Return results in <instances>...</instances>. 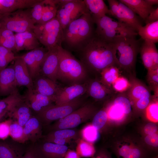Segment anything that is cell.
<instances>
[{
	"mask_svg": "<svg viewBox=\"0 0 158 158\" xmlns=\"http://www.w3.org/2000/svg\"><path fill=\"white\" fill-rule=\"evenodd\" d=\"M78 53L86 69L95 73H100L102 70L111 66L118 67L114 43L103 40L95 34Z\"/></svg>",
	"mask_w": 158,
	"mask_h": 158,
	"instance_id": "1",
	"label": "cell"
},
{
	"mask_svg": "<svg viewBox=\"0 0 158 158\" xmlns=\"http://www.w3.org/2000/svg\"><path fill=\"white\" fill-rule=\"evenodd\" d=\"M95 23L90 12L70 23L63 30L62 43L72 51L78 52L95 35Z\"/></svg>",
	"mask_w": 158,
	"mask_h": 158,
	"instance_id": "2",
	"label": "cell"
},
{
	"mask_svg": "<svg viewBox=\"0 0 158 158\" xmlns=\"http://www.w3.org/2000/svg\"><path fill=\"white\" fill-rule=\"evenodd\" d=\"M59 65L58 80L70 83L80 84L87 76V69L68 50L58 47Z\"/></svg>",
	"mask_w": 158,
	"mask_h": 158,
	"instance_id": "3",
	"label": "cell"
},
{
	"mask_svg": "<svg viewBox=\"0 0 158 158\" xmlns=\"http://www.w3.org/2000/svg\"><path fill=\"white\" fill-rule=\"evenodd\" d=\"M118 67L130 76H135V68L137 54L141 44L135 37H122L113 42Z\"/></svg>",
	"mask_w": 158,
	"mask_h": 158,
	"instance_id": "4",
	"label": "cell"
},
{
	"mask_svg": "<svg viewBox=\"0 0 158 158\" xmlns=\"http://www.w3.org/2000/svg\"><path fill=\"white\" fill-rule=\"evenodd\" d=\"M96 28L95 35L105 41L113 42L122 37H136L137 32L125 24L106 15L98 18H93Z\"/></svg>",
	"mask_w": 158,
	"mask_h": 158,
	"instance_id": "5",
	"label": "cell"
},
{
	"mask_svg": "<svg viewBox=\"0 0 158 158\" xmlns=\"http://www.w3.org/2000/svg\"><path fill=\"white\" fill-rule=\"evenodd\" d=\"M33 31L40 43L48 50L62 46L63 29L56 17L44 23L35 24Z\"/></svg>",
	"mask_w": 158,
	"mask_h": 158,
	"instance_id": "6",
	"label": "cell"
},
{
	"mask_svg": "<svg viewBox=\"0 0 158 158\" xmlns=\"http://www.w3.org/2000/svg\"><path fill=\"white\" fill-rule=\"evenodd\" d=\"M35 24L31 16L30 9L0 15V28L16 33L33 31Z\"/></svg>",
	"mask_w": 158,
	"mask_h": 158,
	"instance_id": "7",
	"label": "cell"
},
{
	"mask_svg": "<svg viewBox=\"0 0 158 158\" xmlns=\"http://www.w3.org/2000/svg\"><path fill=\"white\" fill-rule=\"evenodd\" d=\"M97 112L92 104H86L73 112L66 117L59 119L49 126L51 131L66 129H73L86 122Z\"/></svg>",
	"mask_w": 158,
	"mask_h": 158,
	"instance_id": "8",
	"label": "cell"
},
{
	"mask_svg": "<svg viewBox=\"0 0 158 158\" xmlns=\"http://www.w3.org/2000/svg\"><path fill=\"white\" fill-rule=\"evenodd\" d=\"M88 12L84 0H59L56 17L63 30L71 22Z\"/></svg>",
	"mask_w": 158,
	"mask_h": 158,
	"instance_id": "9",
	"label": "cell"
},
{
	"mask_svg": "<svg viewBox=\"0 0 158 158\" xmlns=\"http://www.w3.org/2000/svg\"><path fill=\"white\" fill-rule=\"evenodd\" d=\"M83 105L82 100L78 98L67 103L51 105L42 110L37 116L43 125L48 126L53 121L66 117Z\"/></svg>",
	"mask_w": 158,
	"mask_h": 158,
	"instance_id": "10",
	"label": "cell"
},
{
	"mask_svg": "<svg viewBox=\"0 0 158 158\" xmlns=\"http://www.w3.org/2000/svg\"><path fill=\"white\" fill-rule=\"evenodd\" d=\"M129 80L130 86L126 92L131 106L138 110L145 109L153 98L149 89L135 76H129Z\"/></svg>",
	"mask_w": 158,
	"mask_h": 158,
	"instance_id": "11",
	"label": "cell"
},
{
	"mask_svg": "<svg viewBox=\"0 0 158 158\" xmlns=\"http://www.w3.org/2000/svg\"><path fill=\"white\" fill-rule=\"evenodd\" d=\"M110 15L118 21L130 27L137 32L142 26L140 17L130 8L119 1L108 0Z\"/></svg>",
	"mask_w": 158,
	"mask_h": 158,
	"instance_id": "12",
	"label": "cell"
},
{
	"mask_svg": "<svg viewBox=\"0 0 158 158\" xmlns=\"http://www.w3.org/2000/svg\"><path fill=\"white\" fill-rule=\"evenodd\" d=\"M48 51L45 47H40L20 56L25 63L33 81L40 75L41 67Z\"/></svg>",
	"mask_w": 158,
	"mask_h": 158,
	"instance_id": "13",
	"label": "cell"
},
{
	"mask_svg": "<svg viewBox=\"0 0 158 158\" xmlns=\"http://www.w3.org/2000/svg\"><path fill=\"white\" fill-rule=\"evenodd\" d=\"M59 47L48 49L40 70L44 76L55 82L58 80Z\"/></svg>",
	"mask_w": 158,
	"mask_h": 158,
	"instance_id": "14",
	"label": "cell"
},
{
	"mask_svg": "<svg viewBox=\"0 0 158 158\" xmlns=\"http://www.w3.org/2000/svg\"><path fill=\"white\" fill-rule=\"evenodd\" d=\"M87 83L76 84L64 88H60L55 96V104L68 103L79 98L85 93Z\"/></svg>",
	"mask_w": 158,
	"mask_h": 158,
	"instance_id": "15",
	"label": "cell"
},
{
	"mask_svg": "<svg viewBox=\"0 0 158 158\" xmlns=\"http://www.w3.org/2000/svg\"><path fill=\"white\" fill-rule=\"evenodd\" d=\"M23 97L25 102L31 110L37 114L45 107L52 104L55 99V97L43 95L34 89L28 90Z\"/></svg>",
	"mask_w": 158,
	"mask_h": 158,
	"instance_id": "16",
	"label": "cell"
},
{
	"mask_svg": "<svg viewBox=\"0 0 158 158\" xmlns=\"http://www.w3.org/2000/svg\"><path fill=\"white\" fill-rule=\"evenodd\" d=\"M13 65L0 71V96H8L18 91Z\"/></svg>",
	"mask_w": 158,
	"mask_h": 158,
	"instance_id": "17",
	"label": "cell"
},
{
	"mask_svg": "<svg viewBox=\"0 0 158 158\" xmlns=\"http://www.w3.org/2000/svg\"><path fill=\"white\" fill-rule=\"evenodd\" d=\"M87 92L90 96L98 101L111 98L117 93L97 78L91 80L87 83Z\"/></svg>",
	"mask_w": 158,
	"mask_h": 158,
	"instance_id": "18",
	"label": "cell"
},
{
	"mask_svg": "<svg viewBox=\"0 0 158 158\" xmlns=\"http://www.w3.org/2000/svg\"><path fill=\"white\" fill-rule=\"evenodd\" d=\"M14 60L13 66L18 86H25L28 90L33 89V81L25 63L20 56H16Z\"/></svg>",
	"mask_w": 158,
	"mask_h": 158,
	"instance_id": "19",
	"label": "cell"
},
{
	"mask_svg": "<svg viewBox=\"0 0 158 158\" xmlns=\"http://www.w3.org/2000/svg\"><path fill=\"white\" fill-rule=\"evenodd\" d=\"M139 52L147 70L158 68V51L155 43L144 41L141 44Z\"/></svg>",
	"mask_w": 158,
	"mask_h": 158,
	"instance_id": "20",
	"label": "cell"
},
{
	"mask_svg": "<svg viewBox=\"0 0 158 158\" xmlns=\"http://www.w3.org/2000/svg\"><path fill=\"white\" fill-rule=\"evenodd\" d=\"M16 51L31 50L40 47V42L33 31L15 34Z\"/></svg>",
	"mask_w": 158,
	"mask_h": 158,
	"instance_id": "21",
	"label": "cell"
},
{
	"mask_svg": "<svg viewBox=\"0 0 158 158\" xmlns=\"http://www.w3.org/2000/svg\"><path fill=\"white\" fill-rule=\"evenodd\" d=\"M34 89L45 96L55 97L59 88L56 82L43 76H38L33 81Z\"/></svg>",
	"mask_w": 158,
	"mask_h": 158,
	"instance_id": "22",
	"label": "cell"
},
{
	"mask_svg": "<svg viewBox=\"0 0 158 158\" xmlns=\"http://www.w3.org/2000/svg\"><path fill=\"white\" fill-rule=\"evenodd\" d=\"M40 0H0V15L31 8Z\"/></svg>",
	"mask_w": 158,
	"mask_h": 158,
	"instance_id": "23",
	"label": "cell"
},
{
	"mask_svg": "<svg viewBox=\"0 0 158 158\" xmlns=\"http://www.w3.org/2000/svg\"><path fill=\"white\" fill-rule=\"evenodd\" d=\"M37 147L43 158H64L68 150L66 145L46 142Z\"/></svg>",
	"mask_w": 158,
	"mask_h": 158,
	"instance_id": "24",
	"label": "cell"
},
{
	"mask_svg": "<svg viewBox=\"0 0 158 158\" xmlns=\"http://www.w3.org/2000/svg\"><path fill=\"white\" fill-rule=\"evenodd\" d=\"M42 125L37 116H32L23 127L24 134L27 140L34 143L40 138Z\"/></svg>",
	"mask_w": 158,
	"mask_h": 158,
	"instance_id": "25",
	"label": "cell"
},
{
	"mask_svg": "<svg viewBox=\"0 0 158 158\" xmlns=\"http://www.w3.org/2000/svg\"><path fill=\"white\" fill-rule=\"evenodd\" d=\"M24 101L23 96L18 90L0 100V121L18 105Z\"/></svg>",
	"mask_w": 158,
	"mask_h": 158,
	"instance_id": "26",
	"label": "cell"
},
{
	"mask_svg": "<svg viewBox=\"0 0 158 158\" xmlns=\"http://www.w3.org/2000/svg\"><path fill=\"white\" fill-rule=\"evenodd\" d=\"M144 21L153 8L145 0H120Z\"/></svg>",
	"mask_w": 158,
	"mask_h": 158,
	"instance_id": "27",
	"label": "cell"
},
{
	"mask_svg": "<svg viewBox=\"0 0 158 158\" xmlns=\"http://www.w3.org/2000/svg\"><path fill=\"white\" fill-rule=\"evenodd\" d=\"M144 41L155 43L158 42V20L146 24L139 28L137 31Z\"/></svg>",
	"mask_w": 158,
	"mask_h": 158,
	"instance_id": "28",
	"label": "cell"
},
{
	"mask_svg": "<svg viewBox=\"0 0 158 158\" xmlns=\"http://www.w3.org/2000/svg\"><path fill=\"white\" fill-rule=\"evenodd\" d=\"M92 18H101L107 14L110 15L109 9L102 0H84Z\"/></svg>",
	"mask_w": 158,
	"mask_h": 158,
	"instance_id": "29",
	"label": "cell"
},
{
	"mask_svg": "<svg viewBox=\"0 0 158 158\" xmlns=\"http://www.w3.org/2000/svg\"><path fill=\"white\" fill-rule=\"evenodd\" d=\"M8 115L17 119L18 124L23 127L32 116L31 110L25 101L16 106Z\"/></svg>",
	"mask_w": 158,
	"mask_h": 158,
	"instance_id": "30",
	"label": "cell"
},
{
	"mask_svg": "<svg viewBox=\"0 0 158 158\" xmlns=\"http://www.w3.org/2000/svg\"><path fill=\"white\" fill-rule=\"evenodd\" d=\"M80 135V131L76 129H66L51 131L45 136L44 139L54 138L71 141L79 139Z\"/></svg>",
	"mask_w": 158,
	"mask_h": 158,
	"instance_id": "31",
	"label": "cell"
},
{
	"mask_svg": "<svg viewBox=\"0 0 158 158\" xmlns=\"http://www.w3.org/2000/svg\"><path fill=\"white\" fill-rule=\"evenodd\" d=\"M119 68L117 66H109L100 72L99 79L105 85L112 88V85L119 76Z\"/></svg>",
	"mask_w": 158,
	"mask_h": 158,
	"instance_id": "32",
	"label": "cell"
},
{
	"mask_svg": "<svg viewBox=\"0 0 158 158\" xmlns=\"http://www.w3.org/2000/svg\"><path fill=\"white\" fill-rule=\"evenodd\" d=\"M45 7L42 19L39 24L46 23L56 17L58 0H44Z\"/></svg>",
	"mask_w": 158,
	"mask_h": 158,
	"instance_id": "33",
	"label": "cell"
},
{
	"mask_svg": "<svg viewBox=\"0 0 158 158\" xmlns=\"http://www.w3.org/2000/svg\"><path fill=\"white\" fill-rule=\"evenodd\" d=\"M0 45L12 51H16L15 38L13 32L0 28Z\"/></svg>",
	"mask_w": 158,
	"mask_h": 158,
	"instance_id": "34",
	"label": "cell"
},
{
	"mask_svg": "<svg viewBox=\"0 0 158 158\" xmlns=\"http://www.w3.org/2000/svg\"><path fill=\"white\" fill-rule=\"evenodd\" d=\"M113 103L121 107L125 114L130 113L132 110V106L126 92L116 93L113 97Z\"/></svg>",
	"mask_w": 158,
	"mask_h": 158,
	"instance_id": "35",
	"label": "cell"
},
{
	"mask_svg": "<svg viewBox=\"0 0 158 158\" xmlns=\"http://www.w3.org/2000/svg\"><path fill=\"white\" fill-rule=\"evenodd\" d=\"M9 135L14 140L24 143L27 140L24 135L23 127L20 126L17 121L11 123L9 126Z\"/></svg>",
	"mask_w": 158,
	"mask_h": 158,
	"instance_id": "36",
	"label": "cell"
},
{
	"mask_svg": "<svg viewBox=\"0 0 158 158\" xmlns=\"http://www.w3.org/2000/svg\"><path fill=\"white\" fill-rule=\"evenodd\" d=\"M76 152L80 157H92L96 152L91 143L83 140L79 141Z\"/></svg>",
	"mask_w": 158,
	"mask_h": 158,
	"instance_id": "37",
	"label": "cell"
},
{
	"mask_svg": "<svg viewBox=\"0 0 158 158\" xmlns=\"http://www.w3.org/2000/svg\"><path fill=\"white\" fill-rule=\"evenodd\" d=\"M147 79L150 89L154 92L153 97L158 98V68L147 70Z\"/></svg>",
	"mask_w": 158,
	"mask_h": 158,
	"instance_id": "38",
	"label": "cell"
},
{
	"mask_svg": "<svg viewBox=\"0 0 158 158\" xmlns=\"http://www.w3.org/2000/svg\"><path fill=\"white\" fill-rule=\"evenodd\" d=\"M16 58L13 51L0 45V71Z\"/></svg>",
	"mask_w": 158,
	"mask_h": 158,
	"instance_id": "39",
	"label": "cell"
},
{
	"mask_svg": "<svg viewBox=\"0 0 158 158\" xmlns=\"http://www.w3.org/2000/svg\"><path fill=\"white\" fill-rule=\"evenodd\" d=\"M44 7V0H40L30 8L31 16L36 24L40 23Z\"/></svg>",
	"mask_w": 158,
	"mask_h": 158,
	"instance_id": "40",
	"label": "cell"
},
{
	"mask_svg": "<svg viewBox=\"0 0 158 158\" xmlns=\"http://www.w3.org/2000/svg\"><path fill=\"white\" fill-rule=\"evenodd\" d=\"M108 117L105 109L99 111L95 113L93 117L92 126L98 130L101 129L106 124Z\"/></svg>",
	"mask_w": 158,
	"mask_h": 158,
	"instance_id": "41",
	"label": "cell"
},
{
	"mask_svg": "<svg viewBox=\"0 0 158 158\" xmlns=\"http://www.w3.org/2000/svg\"><path fill=\"white\" fill-rule=\"evenodd\" d=\"M80 133L83 140L90 143L95 141L98 138V131L92 125L85 126Z\"/></svg>",
	"mask_w": 158,
	"mask_h": 158,
	"instance_id": "42",
	"label": "cell"
},
{
	"mask_svg": "<svg viewBox=\"0 0 158 158\" xmlns=\"http://www.w3.org/2000/svg\"><path fill=\"white\" fill-rule=\"evenodd\" d=\"M21 156L8 144L0 141V158H20Z\"/></svg>",
	"mask_w": 158,
	"mask_h": 158,
	"instance_id": "43",
	"label": "cell"
},
{
	"mask_svg": "<svg viewBox=\"0 0 158 158\" xmlns=\"http://www.w3.org/2000/svg\"><path fill=\"white\" fill-rule=\"evenodd\" d=\"M130 86L129 80L123 76H119L113 83L112 87L116 92L122 93L126 92Z\"/></svg>",
	"mask_w": 158,
	"mask_h": 158,
	"instance_id": "44",
	"label": "cell"
},
{
	"mask_svg": "<svg viewBox=\"0 0 158 158\" xmlns=\"http://www.w3.org/2000/svg\"><path fill=\"white\" fill-rule=\"evenodd\" d=\"M153 101L146 107V113L148 117L154 121L158 120V98L153 97Z\"/></svg>",
	"mask_w": 158,
	"mask_h": 158,
	"instance_id": "45",
	"label": "cell"
},
{
	"mask_svg": "<svg viewBox=\"0 0 158 158\" xmlns=\"http://www.w3.org/2000/svg\"><path fill=\"white\" fill-rule=\"evenodd\" d=\"M106 111L108 116L114 119H119L125 114L123 109L121 107L114 103L108 110H107Z\"/></svg>",
	"mask_w": 158,
	"mask_h": 158,
	"instance_id": "46",
	"label": "cell"
},
{
	"mask_svg": "<svg viewBox=\"0 0 158 158\" xmlns=\"http://www.w3.org/2000/svg\"><path fill=\"white\" fill-rule=\"evenodd\" d=\"M12 121L9 119L0 123V139H5L9 135V126Z\"/></svg>",
	"mask_w": 158,
	"mask_h": 158,
	"instance_id": "47",
	"label": "cell"
},
{
	"mask_svg": "<svg viewBox=\"0 0 158 158\" xmlns=\"http://www.w3.org/2000/svg\"><path fill=\"white\" fill-rule=\"evenodd\" d=\"M20 158H43L37 147L32 146L29 148L23 155Z\"/></svg>",
	"mask_w": 158,
	"mask_h": 158,
	"instance_id": "48",
	"label": "cell"
},
{
	"mask_svg": "<svg viewBox=\"0 0 158 158\" xmlns=\"http://www.w3.org/2000/svg\"><path fill=\"white\" fill-rule=\"evenodd\" d=\"M145 141L147 144L155 147L158 146V136L157 133L147 135L145 138Z\"/></svg>",
	"mask_w": 158,
	"mask_h": 158,
	"instance_id": "49",
	"label": "cell"
},
{
	"mask_svg": "<svg viewBox=\"0 0 158 158\" xmlns=\"http://www.w3.org/2000/svg\"><path fill=\"white\" fill-rule=\"evenodd\" d=\"M158 20V8L152 9L146 19L145 21L146 24Z\"/></svg>",
	"mask_w": 158,
	"mask_h": 158,
	"instance_id": "50",
	"label": "cell"
},
{
	"mask_svg": "<svg viewBox=\"0 0 158 158\" xmlns=\"http://www.w3.org/2000/svg\"><path fill=\"white\" fill-rule=\"evenodd\" d=\"M158 128L154 123L150 122L147 124L144 127V131L147 135L153 134L156 133Z\"/></svg>",
	"mask_w": 158,
	"mask_h": 158,
	"instance_id": "51",
	"label": "cell"
},
{
	"mask_svg": "<svg viewBox=\"0 0 158 158\" xmlns=\"http://www.w3.org/2000/svg\"><path fill=\"white\" fill-rule=\"evenodd\" d=\"M92 158H111L110 154L104 149H101L95 152Z\"/></svg>",
	"mask_w": 158,
	"mask_h": 158,
	"instance_id": "52",
	"label": "cell"
},
{
	"mask_svg": "<svg viewBox=\"0 0 158 158\" xmlns=\"http://www.w3.org/2000/svg\"><path fill=\"white\" fill-rule=\"evenodd\" d=\"M80 157L76 151L68 150L66 153L64 158H80Z\"/></svg>",
	"mask_w": 158,
	"mask_h": 158,
	"instance_id": "53",
	"label": "cell"
},
{
	"mask_svg": "<svg viewBox=\"0 0 158 158\" xmlns=\"http://www.w3.org/2000/svg\"><path fill=\"white\" fill-rule=\"evenodd\" d=\"M150 5L152 6L154 5L157 4L158 0H145Z\"/></svg>",
	"mask_w": 158,
	"mask_h": 158,
	"instance_id": "54",
	"label": "cell"
},
{
	"mask_svg": "<svg viewBox=\"0 0 158 158\" xmlns=\"http://www.w3.org/2000/svg\"></svg>",
	"mask_w": 158,
	"mask_h": 158,
	"instance_id": "55",
	"label": "cell"
}]
</instances>
